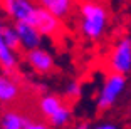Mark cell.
Returning <instances> with one entry per match:
<instances>
[{
	"mask_svg": "<svg viewBox=\"0 0 131 129\" xmlns=\"http://www.w3.org/2000/svg\"><path fill=\"white\" fill-rule=\"evenodd\" d=\"M108 8L99 0H84L81 4V30L91 40H97L108 27Z\"/></svg>",
	"mask_w": 131,
	"mask_h": 129,
	"instance_id": "6da1fadb",
	"label": "cell"
},
{
	"mask_svg": "<svg viewBox=\"0 0 131 129\" xmlns=\"http://www.w3.org/2000/svg\"><path fill=\"white\" fill-rule=\"evenodd\" d=\"M126 76L124 74H116V72H109L108 77L104 79L103 89H101L99 96H97L96 106L97 111H108L116 104V101L121 97V94L126 89Z\"/></svg>",
	"mask_w": 131,
	"mask_h": 129,
	"instance_id": "7a4b0ae2",
	"label": "cell"
},
{
	"mask_svg": "<svg viewBox=\"0 0 131 129\" xmlns=\"http://www.w3.org/2000/svg\"><path fill=\"white\" fill-rule=\"evenodd\" d=\"M108 67L109 72L124 74L131 71V39L123 37L116 42L108 55Z\"/></svg>",
	"mask_w": 131,
	"mask_h": 129,
	"instance_id": "3957f363",
	"label": "cell"
},
{
	"mask_svg": "<svg viewBox=\"0 0 131 129\" xmlns=\"http://www.w3.org/2000/svg\"><path fill=\"white\" fill-rule=\"evenodd\" d=\"M2 7L5 8L8 15L20 22H27L35 27V17H37V8L30 5V0H0Z\"/></svg>",
	"mask_w": 131,
	"mask_h": 129,
	"instance_id": "277c9868",
	"label": "cell"
},
{
	"mask_svg": "<svg viewBox=\"0 0 131 129\" xmlns=\"http://www.w3.org/2000/svg\"><path fill=\"white\" fill-rule=\"evenodd\" d=\"M35 27L39 29L40 34H46L52 39H61L62 37V24L61 19L56 17L52 12L47 8H37V17H35Z\"/></svg>",
	"mask_w": 131,
	"mask_h": 129,
	"instance_id": "5b68a950",
	"label": "cell"
},
{
	"mask_svg": "<svg viewBox=\"0 0 131 129\" xmlns=\"http://www.w3.org/2000/svg\"><path fill=\"white\" fill-rule=\"evenodd\" d=\"M15 30L20 37V42H22V47L32 50V49H37V45L40 44V32H39L37 27L30 25L27 22H20L17 20L15 24Z\"/></svg>",
	"mask_w": 131,
	"mask_h": 129,
	"instance_id": "8992f818",
	"label": "cell"
},
{
	"mask_svg": "<svg viewBox=\"0 0 131 129\" xmlns=\"http://www.w3.org/2000/svg\"><path fill=\"white\" fill-rule=\"evenodd\" d=\"M27 61H29V64L32 65V69L39 74H49V72H52V69H54V61H52V57H50L46 50H40V49L29 50Z\"/></svg>",
	"mask_w": 131,
	"mask_h": 129,
	"instance_id": "52a82bcc",
	"label": "cell"
},
{
	"mask_svg": "<svg viewBox=\"0 0 131 129\" xmlns=\"http://www.w3.org/2000/svg\"><path fill=\"white\" fill-rule=\"evenodd\" d=\"M19 86H17L15 77H10L7 74L0 76V104L8 106V104H14L19 99Z\"/></svg>",
	"mask_w": 131,
	"mask_h": 129,
	"instance_id": "ba28073f",
	"label": "cell"
},
{
	"mask_svg": "<svg viewBox=\"0 0 131 129\" xmlns=\"http://www.w3.org/2000/svg\"><path fill=\"white\" fill-rule=\"evenodd\" d=\"M30 119L17 109H5L0 116V129H25Z\"/></svg>",
	"mask_w": 131,
	"mask_h": 129,
	"instance_id": "9c48e42d",
	"label": "cell"
},
{
	"mask_svg": "<svg viewBox=\"0 0 131 129\" xmlns=\"http://www.w3.org/2000/svg\"><path fill=\"white\" fill-rule=\"evenodd\" d=\"M14 50L8 49V45L4 42L2 35H0V67L4 71V74L10 77H15L17 76V61L14 57Z\"/></svg>",
	"mask_w": 131,
	"mask_h": 129,
	"instance_id": "30bf717a",
	"label": "cell"
},
{
	"mask_svg": "<svg viewBox=\"0 0 131 129\" xmlns=\"http://www.w3.org/2000/svg\"><path fill=\"white\" fill-rule=\"evenodd\" d=\"M64 102L66 101L62 97H57V96H54V94H46L39 101V112H40V116H42L44 119H49Z\"/></svg>",
	"mask_w": 131,
	"mask_h": 129,
	"instance_id": "8fae6325",
	"label": "cell"
},
{
	"mask_svg": "<svg viewBox=\"0 0 131 129\" xmlns=\"http://www.w3.org/2000/svg\"><path fill=\"white\" fill-rule=\"evenodd\" d=\"M39 4L44 5L47 10L52 12L59 19L67 17L72 8V0H39Z\"/></svg>",
	"mask_w": 131,
	"mask_h": 129,
	"instance_id": "7c38bea8",
	"label": "cell"
},
{
	"mask_svg": "<svg viewBox=\"0 0 131 129\" xmlns=\"http://www.w3.org/2000/svg\"><path fill=\"white\" fill-rule=\"evenodd\" d=\"M71 119H72V109H71V106L67 102H64L47 121H49V124L52 126V127L61 129V127H64V126L69 124Z\"/></svg>",
	"mask_w": 131,
	"mask_h": 129,
	"instance_id": "4fadbf2b",
	"label": "cell"
},
{
	"mask_svg": "<svg viewBox=\"0 0 131 129\" xmlns=\"http://www.w3.org/2000/svg\"><path fill=\"white\" fill-rule=\"evenodd\" d=\"M0 35H2L4 42L8 45L10 50H19L20 49L19 44H22V42H20V37L17 34V30H12L10 27H7V25H0Z\"/></svg>",
	"mask_w": 131,
	"mask_h": 129,
	"instance_id": "5bb4252c",
	"label": "cell"
},
{
	"mask_svg": "<svg viewBox=\"0 0 131 129\" xmlns=\"http://www.w3.org/2000/svg\"><path fill=\"white\" fill-rule=\"evenodd\" d=\"M81 84L77 82V80H71L64 89V101L67 102H74L77 99L81 97Z\"/></svg>",
	"mask_w": 131,
	"mask_h": 129,
	"instance_id": "9a60e30c",
	"label": "cell"
},
{
	"mask_svg": "<svg viewBox=\"0 0 131 129\" xmlns=\"http://www.w3.org/2000/svg\"><path fill=\"white\" fill-rule=\"evenodd\" d=\"M25 129H52V126L47 124L42 119H30V121L27 122V127Z\"/></svg>",
	"mask_w": 131,
	"mask_h": 129,
	"instance_id": "2e32d148",
	"label": "cell"
},
{
	"mask_svg": "<svg viewBox=\"0 0 131 129\" xmlns=\"http://www.w3.org/2000/svg\"><path fill=\"white\" fill-rule=\"evenodd\" d=\"M91 129H118V126L113 124V122H99V124H96Z\"/></svg>",
	"mask_w": 131,
	"mask_h": 129,
	"instance_id": "e0dca14e",
	"label": "cell"
},
{
	"mask_svg": "<svg viewBox=\"0 0 131 129\" xmlns=\"http://www.w3.org/2000/svg\"><path fill=\"white\" fill-rule=\"evenodd\" d=\"M72 129H91V126H89L88 122H77Z\"/></svg>",
	"mask_w": 131,
	"mask_h": 129,
	"instance_id": "ac0fdd59",
	"label": "cell"
}]
</instances>
